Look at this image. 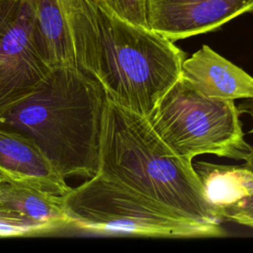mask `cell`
Segmentation results:
<instances>
[{
	"label": "cell",
	"instance_id": "obj_10",
	"mask_svg": "<svg viewBox=\"0 0 253 253\" xmlns=\"http://www.w3.org/2000/svg\"><path fill=\"white\" fill-rule=\"evenodd\" d=\"M180 77L209 97L233 101L253 97V77L207 44L185 58Z\"/></svg>",
	"mask_w": 253,
	"mask_h": 253
},
{
	"label": "cell",
	"instance_id": "obj_9",
	"mask_svg": "<svg viewBox=\"0 0 253 253\" xmlns=\"http://www.w3.org/2000/svg\"><path fill=\"white\" fill-rule=\"evenodd\" d=\"M0 183L63 197L71 189L42 150L26 135L0 126Z\"/></svg>",
	"mask_w": 253,
	"mask_h": 253
},
{
	"label": "cell",
	"instance_id": "obj_8",
	"mask_svg": "<svg viewBox=\"0 0 253 253\" xmlns=\"http://www.w3.org/2000/svg\"><path fill=\"white\" fill-rule=\"evenodd\" d=\"M36 35L50 68L76 65V45L89 15V0H32Z\"/></svg>",
	"mask_w": 253,
	"mask_h": 253
},
{
	"label": "cell",
	"instance_id": "obj_16",
	"mask_svg": "<svg viewBox=\"0 0 253 253\" xmlns=\"http://www.w3.org/2000/svg\"><path fill=\"white\" fill-rule=\"evenodd\" d=\"M243 166H245L246 168H248V169H250V170L253 171V151H252V153L245 159V162H244Z\"/></svg>",
	"mask_w": 253,
	"mask_h": 253
},
{
	"label": "cell",
	"instance_id": "obj_13",
	"mask_svg": "<svg viewBox=\"0 0 253 253\" xmlns=\"http://www.w3.org/2000/svg\"><path fill=\"white\" fill-rule=\"evenodd\" d=\"M42 225L26 218L0 201V237L47 233Z\"/></svg>",
	"mask_w": 253,
	"mask_h": 253
},
{
	"label": "cell",
	"instance_id": "obj_14",
	"mask_svg": "<svg viewBox=\"0 0 253 253\" xmlns=\"http://www.w3.org/2000/svg\"><path fill=\"white\" fill-rule=\"evenodd\" d=\"M122 19L141 27L148 28L146 0H93Z\"/></svg>",
	"mask_w": 253,
	"mask_h": 253
},
{
	"label": "cell",
	"instance_id": "obj_7",
	"mask_svg": "<svg viewBox=\"0 0 253 253\" xmlns=\"http://www.w3.org/2000/svg\"><path fill=\"white\" fill-rule=\"evenodd\" d=\"M147 24L175 42L218 29L245 13L253 0H146Z\"/></svg>",
	"mask_w": 253,
	"mask_h": 253
},
{
	"label": "cell",
	"instance_id": "obj_18",
	"mask_svg": "<svg viewBox=\"0 0 253 253\" xmlns=\"http://www.w3.org/2000/svg\"><path fill=\"white\" fill-rule=\"evenodd\" d=\"M4 1H6V0H0V3H2V2H4Z\"/></svg>",
	"mask_w": 253,
	"mask_h": 253
},
{
	"label": "cell",
	"instance_id": "obj_17",
	"mask_svg": "<svg viewBox=\"0 0 253 253\" xmlns=\"http://www.w3.org/2000/svg\"><path fill=\"white\" fill-rule=\"evenodd\" d=\"M246 112H248L250 114V116L252 117V120H253V97L251 98L250 104L247 106V111ZM250 132H253V126H252V129L250 130Z\"/></svg>",
	"mask_w": 253,
	"mask_h": 253
},
{
	"label": "cell",
	"instance_id": "obj_2",
	"mask_svg": "<svg viewBox=\"0 0 253 253\" xmlns=\"http://www.w3.org/2000/svg\"><path fill=\"white\" fill-rule=\"evenodd\" d=\"M185 58L174 42L89 0L76 65L96 79L116 104L147 118L179 79Z\"/></svg>",
	"mask_w": 253,
	"mask_h": 253
},
{
	"label": "cell",
	"instance_id": "obj_11",
	"mask_svg": "<svg viewBox=\"0 0 253 253\" xmlns=\"http://www.w3.org/2000/svg\"><path fill=\"white\" fill-rule=\"evenodd\" d=\"M0 201L48 232L71 226L63 197L21 185L0 183Z\"/></svg>",
	"mask_w": 253,
	"mask_h": 253
},
{
	"label": "cell",
	"instance_id": "obj_12",
	"mask_svg": "<svg viewBox=\"0 0 253 253\" xmlns=\"http://www.w3.org/2000/svg\"><path fill=\"white\" fill-rule=\"evenodd\" d=\"M193 167L206 199L216 211L253 195V171L243 165H217L197 161L193 163Z\"/></svg>",
	"mask_w": 253,
	"mask_h": 253
},
{
	"label": "cell",
	"instance_id": "obj_4",
	"mask_svg": "<svg viewBox=\"0 0 253 253\" xmlns=\"http://www.w3.org/2000/svg\"><path fill=\"white\" fill-rule=\"evenodd\" d=\"M71 226L98 234L218 237L220 223L192 219L99 173L63 196Z\"/></svg>",
	"mask_w": 253,
	"mask_h": 253
},
{
	"label": "cell",
	"instance_id": "obj_6",
	"mask_svg": "<svg viewBox=\"0 0 253 253\" xmlns=\"http://www.w3.org/2000/svg\"><path fill=\"white\" fill-rule=\"evenodd\" d=\"M50 69L37 40L32 0L0 3V115L27 98Z\"/></svg>",
	"mask_w": 253,
	"mask_h": 253
},
{
	"label": "cell",
	"instance_id": "obj_3",
	"mask_svg": "<svg viewBox=\"0 0 253 253\" xmlns=\"http://www.w3.org/2000/svg\"><path fill=\"white\" fill-rule=\"evenodd\" d=\"M98 173L192 219L208 223L222 220L206 199L193 162L167 146L145 117L109 98Z\"/></svg>",
	"mask_w": 253,
	"mask_h": 253
},
{
	"label": "cell",
	"instance_id": "obj_1",
	"mask_svg": "<svg viewBox=\"0 0 253 253\" xmlns=\"http://www.w3.org/2000/svg\"><path fill=\"white\" fill-rule=\"evenodd\" d=\"M108 96L74 66L52 67L40 85L0 115V126L29 137L65 180L98 173Z\"/></svg>",
	"mask_w": 253,
	"mask_h": 253
},
{
	"label": "cell",
	"instance_id": "obj_5",
	"mask_svg": "<svg viewBox=\"0 0 253 253\" xmlns=\"http://www.w3.org/2000/svg\"><path fill=\"white\" fill-rule=\"evenodd\" d=\"M239 114L233 100L206 96L179 77L146 119L162 141L187 161L200 154L245 160L253 147L244 138Z\"/></svg>",
	"mask_w": 253,
	"mask_h": 253
},
{
	"label": "cell",
	"instance_id": "obj_15",
	"mask_svg": "<svg viewBox=\"0 0 253 253\" xmlns=\"http://www.w3.org/2000/svg\"><path fill=\"white\" fill-rule=\"evenodd\" d=\"M217 212L221 219L225 218L253 228V195L220 208Z\"/></svg>",
	"mask_w": 253,
	"mask_h": 253
}]
</instances>
